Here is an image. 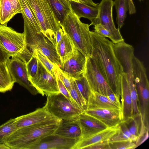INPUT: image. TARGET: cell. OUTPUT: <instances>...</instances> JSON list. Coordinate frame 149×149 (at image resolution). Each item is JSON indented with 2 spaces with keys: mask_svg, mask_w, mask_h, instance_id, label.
<instances>
[{
  "mask_svg": "<svg viewBox=\"0 0 149 149\" xmlns=\"http://www.w3.org/2000/svg\"><path fill=\"white\" fill-rule=\"evenodd\" d=\"M17 129L16 118H10L0 126V143H3L5 139Z\"/></svg>",
  "mask_w": 149,
  "mask_h": 149,
  "instance_id": "obj_31",
  "label": "cell"
},
{
  "mask_svg": "<svg viewBox=\"0 0 149 149\" xmlns=\"http://www.w3.org/2000/svg\"><path fill=\"white\" fill-rule=\"evenodd\" d=\"M94 32L98 34L110 39L112 42L113 41V36L110 32L101 24H96L94 25Z\"/></svg>",
  "mask_w": 149,
  "mask_h": 149,
  "instance_id": "obj_37",
  "label": "cell"
},
{
  "mask_svg": "<svg viewBox=\"0 0 149 149\" xmlns=\"http://www.w3.org/2000/svg\"><path fill=\"white\" fill-rule=\"evenodd\" d=\"M118 127L108 128L88 138L78 141L73 149H84L86 147L97 142L109 140L118 131Z\"/></svg>",
  "mask_w": 149,
  "mask_h": 149,
  "instance_id": "obj_18",
  "label": "cell"
},
{
  "mask_svg": "<svg viewBox=\"0 0 149 149\" xmlns=\"http://www.w3.org/2000/svg\"><path fill=\"white\" fill-rule=\"evenodd\" d=\"M22 12L19 0H0V24L7 25L16 15Z\"/></svg>",
  "mask_w": 149,
  "mask_h": 149,
  "instance_id": "obj_16",
  "label": "cell"
},
{
  "mask_svg": "<svg viewBox=\"0 0 149 149\" xmlns=\"http://www.w3.org/2000/svg\"><path fill=\"white\" fill-rule=\"evenodd\" d=\"M56 76L58 77L69 92L71 88L70 79L64 75L61 68L58 66H56Z\"/></svg>",
  "mask_w": 149,
  "mask_h": 149,
  "instance_id": "obj_38",
  "label": "cell"
},
{
  "mask_svg": "<svg viewBox=\"0 0 149 149\" xmlns=\"http://www.w3.org/2000/svg\"><path fill=\"white\" fill-rule=\"evenodd\" d=\"M64 33V31L61 28L56 31L55 35L56 45L62 40Z\"/></svg>",
  "mask_w": 149,
  "mask_h": 149,
  "instance_id": "obj_43",
  "label": "cell"
},
{
  "mask_svg": "<svg viewBox=\"0 0 149 149\" xmlns=\"http://www.w3.org/2000/svg\"><path fill=\"white\" fill-rule=\"evenodd\" d=\"M113 6L115 7L116 12V22L119 30L124 24L128 10L127 0H115Z\"/></svg>",
  "mask_w": 149,
  "mask_h": 149,
  "instance_id": "obj_28",
  "label": "cell"
},
{
  "mask_svg": "<svg viewBox=\"0 0 149 149\" xmlns=\"http://www.w3.org/2000/svg\"><path fill=\"white\" fill-rule=\"evenodd\" d=\"M110 149H132L136 147V142L130 140H125L109 142Z\"/></svg>",
  "mask_w": 149,
  "mask_h": 149,
  "instance_id": "obj_36",
  "label": "cell"
},
{
  "mask_svg": "<svg viewBox=\"0 0 149 149\" xmlns=\"http://www.w3.org/2000/svg\"><path fill=\"white\" fill-rule=\"evenodd\" d=\"M77 119L81 132V138L79 141L108 128L103 123L84 112L80 114Z\"/></svg>",
  "mask_w": 149,
  "mask_h": 149,
  "instance_id": "obj_14",
  "label": "cell"
},
{
  "mask_svg": "<svg viewBox=\"0 0 149 149\" xmlns=\"http://www.w3.org/2000/svg\"><path fill=\"white\" fill-rule=\"evenodd\" d=\"M84 112L98 119L108 128L117 127L122 121L121 109L97 108L87 109Z\"/></svg>",
  "mask_w": 149,
  "mask_h": 149,
  "instance_id": "obj_12",
  "label": "cell"
},
{
  "mask_svg": "<svg viewBox=\"0 0 149 149\" xmlns=\"http://www.w3.org/2000/svg\"><path fill=\"white\" fill-rule=\"evenodd\" d=\"M33 54L46 70L53 76H56V67L41 52L36 49L33 50Z\"/></svg>",
  "mask_w": 149,
  "mask_h": 149,
  "instance_id": "obj_33",
  "label": "cell"
},
{
  "mask_svg": "<svg viewBox=\"0 0 149 149\" xmlns=\"http://www.w3.org/2000/svg\"><path fill=\"white\" fill-rule=\"evenodd\" d=\"M90 26L81 22L73 11L61 23V28L70 37L76 48L86 57H91L92 52Z\"/></svg>",
  "mask_w": 149,
  "mask_h": 149,
  "instance_id": "obj_3",
  "label": "cell"
},
{
  "mask_svg": "<svg viewBox=\"0 0 149 149\" xmlns=\"http://www.w3.org/2000/svg\"><path fill=\"white\" fill-rule=\"evenodd\" d=\"M70 2L73 11L79 18H86L92 23L97 17L98 12L97 7L72 1H70Z\"/></svg>",
  "mask_w": 149,
  "mask_h": 149,
  "instance_id": "obj_23",
  "label": "cell"
},
{
  "mask_svg": "<svg viewBox=\"0 0 149 149\" xmlns=\"http://www.w3.org/2000/svg\"><path fill=\"white\" fill-rule=\"evenodd\" d=\"M40 27L42 33L56 47L55 33L61 23L46 0H26Z\"/></svg>",
  "mask_w": 149,
  "mask_h": 149,
  "instance_id": "obj_4",
  "label": "cell"
},
{
  "mask_svg": "<svg viewBox=\"0 0 149 149\" xmlns=\"http://www.w3.org/2000/svg\"><path fill=\"white\" fill-rule=\"evenodd\" d=\"M56 118H57L50 113L44 106L33 111L16 118V123L18 129Z\"/></svg>",
  "mask_w": 149,
  "mask_h": 149,
  "instance_id": "obj_15",
  "label": "cell"
},
{
  "mask_svg": "<svg viewBox=\"0 0 149 149\" xmlns=\"http://www.w3.org/2000/svg\"><path fill=\"white\" fill-rule=\"evenodd\" d=\"M121 111L122 121L133 116L132 100L126 74L122 76Z\"/></svg>",
  "mask_w": 149,
  "mask_h": 149,
  "instance_id": "obj_19",
  "label": "cell"
},
{
  "mask_svg": "<svg viewBox=\"0 0 149 149\" xmlns=\"http://www.w3.org/2000/svg\"><path fill=\"white\" fill-rule=\"evenodd\" d=\"M103 108L121 109L111 101L107 97L92 92L88 103L87 109Z\"/></svg>",
  "mask_w": 149,
  "mask_h": 149,
  "instance_id": "obj_24",
  "label": "cell"
},
{
  "mask_svg": "<svg viewBox=\"0 0 149 149\" xmlns=\"http://www.w3.org/2000/svg\"><path fill=\"white\" fill-rule=\"evenodd\" d=\"M118 127V131L109 139V142L125 140L133 141L128 130L124 121H122Z\"/></svg>",
  "mask_w": 149,
  "mask_h": 149,
  "instance_id": "obj_32",
  "label": "cell"
},
{
  "mask_svg": "<svg viewBox=\"0 0 149 149\" xmlns=\"http://www.w3.org/2000/svg\"><path fill=\"white\" fill-rule=\"evenodd\" d=\"M131 135L132 141L136 142L140 134L141 122L140 114L133 115L123 121Z\"/></svg>",
  "mask_w": 149,
  "mask_h": 149,
  "instance_id": "obj_27",
  "label": "cell"
},
{
  "mask_svg": "<svg viewBox=\"0 0 149 149\" xmlns=\"http://www.w3.org/2000/svg\"><path fill=\"white\" fill-rule=\"evenodd\" d=\"M64 32L62 40L56 47L57 53L60 58L61 66L72 56L77 49L70 37Z\"/></svg>",
  "mask_w": 149,
  "mask_h": 149,
  "instance_id": "obj_22",
  "label": "cell"
},
{
  "mask_svg": "<svg viewBox=\"0 0 149 149\" xmlns=\"http://www.w3.org/2000/svg\"><path fill=\"white\" fill-rule=\"evenodd\" d=\"M22 12L29 20L31 24L40 33H42L36 18L26 0H19Z\"/></svg>",
  "mask_w": 149,
  "mask_h": 149,
  "instance_id": "obj_30",
  "label": "cell"
},
{
  "mask_svg": "<svg viewBox=\"0 0 149 149\" xmlns=\"http://www.w3.org/2000/svg\"><path fill=\"white\" fill-rule=\"evenodd\" d=\"M7 64L11 77L15 83L24 87L32 95H35L38 93L28 79L25 62L19 58L13 56L9 58Z\"/></svg>",
  "mask_w": 149,
  "mask_h": 149,
  "instance_id": "obj_10",
  "label": "cell"
},
{
  "mask_svg": "<svg viewBox=\"0 0 149 149\" xmlns=\"http://www.w3.org/2000/svg\"><path fill=\"white\" fill-rule=\"evenodd\" d=\"M109 140L102 141L86 147L87 149H110Z\"/></svg>",
  "mask_w": 149,
  "mask_h": 149,
  "instance_id": "obj_40",
  "label": "cell"
},
{
  "mask_svg": "<svg viewBox=\"0 0 149 149\" xmlns=\"http://www.w3.org/2000/svg\"><path fill=\"white\" fill-rule=\"evenodd\" d=\"M10 57L0 42V63H7Z\"/></svg>",
  "mask_w": 149,
  "mask_h": 149,
  "instance_id": "obj_41",
  "label": "cell"
},
{
  "mask_svg": "<svg viewBox=\"0 0 149 149\" xmlns=\"http://www.w3.org/2000/svg\"><path fill=\"white\" fill-rule=\"evenodd\" d=\"M77 142L75 139L65 137L54 133L42 139L30 149H73Z\"/></svg>",
  "mask_w": 149,
  "mask_h": 149,
  "instance_id": "obj_13",
  "label": "cell"
},
{
  "mask_svg": "<svg viewBox=\"0 0 149 149\" xmlns=\"http://www.w3.org/2000/svg\"><path fill=\"white\" fill-rule=\"evenodd\" d=\"M113 1L112 0H102L97 6L98 12L97 17L90 26L101 24L112 34L114 43L124 41L120 30L115 27L113 18Z\"/></svg>",
  "mask_w": 149,
  "mask_h": 149,
  "instance_id": "obj_7",
  "label": "cell"
},
{
  "mask_svg": "<svg viewBox=\"0 0 149 149\" xmlns=\"http://www.w3.org/2000/svg\"><path fill=\"white\" fill-rule=\"evenodd\" d=\"M26 67L29 81L36 76L39 69V61L33 54L26 63Z\"/></svg>",
  "mask_w": 149,
  "mask_h": 149,
  "instance_id": "obj_35",
  "label": "cell"
},
{
  "mask_svg": "<svg viewBox=\"0 0 149 149\" xmlns=\"http://www.w3.org/2000/svg\"><path fill=\"white\" fill-rule=\"evenodd\" d=\"M74 81L79 91L87 103L92 91L86 78L82 75Z\"/></svg>",
  "mask_w": 149,
  "mask_h": 149,
  "instance_id": "obj_34",
  "label": "cell"
},
{
  "mask_svg": "<svg viewBox=\"0 0 149 149\" xmlns=\"http://www.w3.org/2000/svg\"><path fill=\"white\" fill-rule=\"evenodd\" d=\"M54 133L65 137L75 139L78 142L81 135V129L77 119L62 120Z\"/></svg>",
  "mask_w": 149,
  "mask_h": 149,
  "instance_id": "obj_17",
  "label": "cell"
},
{
  "mask_svg": "<svg viewBox=\"0 0 149 149\" xmlns=\"http://www.w3.org/2000/svg\"><path fill=\"white\" fill-rule=\"evenodd\" d=\"M29 81L38 93L42 96L60 93L56 77L52 76L39 61L38 73Z\"/></svg>",
  "mask_w": 149,
  "mask_h": 149,
  "instance_id": "obj_9",
  "label": "cell"
},
{
  "mask_svg": "<svg viewBox=\"0 0 149 149\" xmlns=\"http://www.w3.org/2000/svg\"><path fill=\"white\" fill-rule=\"evenodd\" d=\"M71 88L69 92L74 103L84 111L87 108V103L79 91L74 80L70 79Z\"/></svg>",
  "mask_w": 149,
  "mask_h": 149,
  "instance_id": "obj_29",
  "label": "cell"
},
{
  "mask_svg": "<svg viewBox=\"0 0 149 149\" xmlns=\"http://www.w3.org/2000/svg\"><path fill=\"white\" fill-rule=\"evenodd\" d=\"M91 57L113 93L119 99L122 97L121 65L114 53L112 42L94 31H91Z\"/></svg>",
  "mask_w": 149,
  "mask_h": 149,
  "instance_id": "obj_1",
  "label": "cell"
},
{
  "mask_svg": "<svg viewBox=\"0 0 149 149\" xmlns=\"http://www.w3.org/2000/svg\"><path fill=\"white\" fill-rule=\"evenodd\" d=\"M46 0L61 23L67 15L72 11L69 0Z\"/></svg>",
  "mask_w": 149,
  "mask_h": 149,
  "instance_id": "obj_25",
  "label": "cell"
},
{
  "mask_svg": "<svg viewBox=\"0 0 149 149\" xmlns=\"http://www.w3.org/2000/svg\"><path fill=\"white\" fill-rule=\"evenodd\" d=\"M0 149H10L4 143H0Z\"/></svg>",
  "mask_w": 149,
  "mask_h": 149,
  "instance_id": "obj_44",
  "label": "cell"
},
{
  "mask_svg": "<svg viewBox=\"0 0 149 149\" xmlns=\"http://www.w3.org/2000/svg\"><path fill=\"white\" fill-rule=\"evenodd\" d=\"M0 42L9 56H17L26 47L24 32L0 24Z\"/></svg>",
  "mask_w": 149,
  "mask_h": 149,
  "instance_id": "obj_6",
  "label": "cell"
},
{
  "mask_svg": "<svg viewBox=\"0 0 149 149\" xmlns=\"http://www.w3.org/2000/svg\"><path fill=\"white\" fill-rule=\"evenodd\" d=\"M107 97L113 103L121 109V104L120 102V99L113 92L109 94Z\"/></svg>",
  "mask_w": 149,
  "mask_h": 149,
  "instance_id": "obj_42",
  "label": "cell"
},
{
  "mask_svg": "<svg viewBox=\"0 0 149 149\" xmlns=\"http://www.w3.org/2000/svg\"><path fill=\"white\" fill-rule=\"evenodd\" d=\"M86 57L76 49L72 56L60 68L68 79L74 80L82 76L85 72Z\"/></svg>",
  "mask_w": 149,
  "mask_h": 149,
  "instance_id": "obj_11",
  "label": "cell"
},
{
  "mask_svg": "<svg viewBox=\"0 0 149 149\" xmlns=\"http://www.w3.org/2000/svg\"><path fill=\"white\" fill-rule=\"evenodd\" d=\"M46 96L47 101L44 106L50 113L58 119L75 120L84 112V110L60 93L48 95Z\"/></svg>",
  "mask_w": 149,
  "mask_h": 149,
  "instance_id": "obj_5",
  "label": "cell"
},
{
  "mask_svg": "<svg viewBox=\"0 0 149 149\" xmlns=\"http://www.w3.org/2000/svg\"><path fill=\"white\" fill-rule=\"evenodd\" d=\"M62 120L56 118L19 128L4 141L12 149H30L46 136L53 134Z\"/></svg>",
  "mask_w": 149,
  "mask_h": 149,
  "instance_id": "obj_2",
  "label": "cell"
},
{
  "mask_svg": "<svg viewBox=\"0 0 149 149\" xmlns=\"http://www.w3.org/2000/svg\"><path fill=\"white\" fill-rule=\"evenodd\" d=\"M36 49L41 52L54 65L61 68L60 59L57 53L56 47L44 35L41 38Z\"/></svg>",
  "mask_w": 149,
  "mask_h": 149,
  "instance_id": "obj_21",
  "label": "cell"
},
{
  "mask_svg": "<svg viewBox=\"0 0 149 149\" xmlns=\"http://www.w3.org/2000/svg\"><path fill=\"white\" fill-rule=\"evenodd\" d=\"M15 83L10 74L7 63H0V92L4 93L10 91Z\"/></svg>",
  "mask_w": 149,
  "mask_h": 149,
  "instance_id": "obj_26",
  "label": "cell"
},
{
  "mask_svg": "<svg viewBox=\"0 0 149 149\" xmlns=\"http://www.w3.org/2000/svg\"><path fill=\"white\" fill-rule=\"evenodd\" d=\"M83 75L86 78L93 92L106 97L113 92L91 57H86L85 70Z\"/></svg>",
  "mask_w": 149,
  "mask_h": 149,
  "instance_id": "obj_8",
  "label": "cell"
},
{
  "mask_svg": "<svg viewBox=\"0 0 149 149\" xmlns=\"http://www.w3.org/2000/svg\"><path fill=\"white\" fill-rule=\"evenodd\" d=\"M60 92L73 103L69 92L58 76H56Z\"/></svg>",
  "mask_w": 149,
  "mask_h": 149,
  "instance_id": "obj_39",
  "label": "cell"
},
{
  "mask_svg": "<svg viewBox=\"0 0 149 149\" xmlns=\"http://www.w3.org/2000/svg\"><path fill=\"white\" fill-rule=\"evenodd\" d=\"M24 21V31L26 47L33 51L36 49L43 35L40 33L31 24L24 13H22Z\"/></svg>",
  "mask_w": 149,
  "mask_h": 149,
  "instance_id": "obj_20",
  "label": "cell"
},
{
  "mask_svg": "<svg viewBox=\"0 0 149 149\" xmlns=\"http://www.w3.org/2000/svg\"><path fill=\"white\" fill-rule=\"evenodd\" d=\"M140 1H143V0H139Z\"/></svg>",
  "mask_w": 149,
  "mask_h": 149,
  "instance_id": "obj_45",
  "label": "cell"
}]
</instances>
